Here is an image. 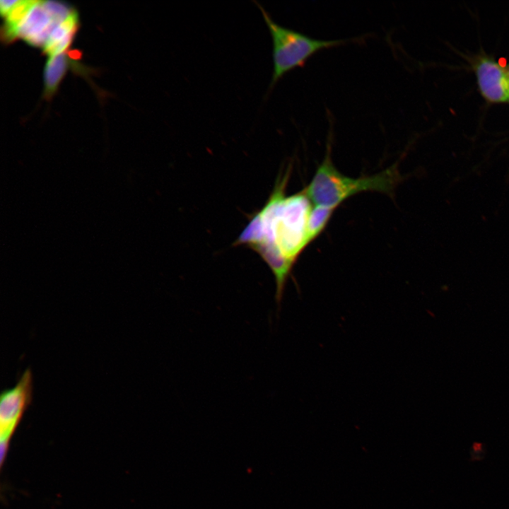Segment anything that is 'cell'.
<instances>
[{
    "mask_svg": "<svg viewBox=\"0 0 509 509\" xmlns=\"http://www.w3.org/2000/svg\"><path fill=\"white\" fill-rule=\"evenodd\" d=\"M289 175L288 169L276 182L264 206L254 216L235 242L257 252L270 267L276 281L278 308L296 261L313 241L309 222L314 205L304 189L286 196Z\"/></svg>",
    "mask_w": 509,
    "mask_h": 509,
    "instance_id": "6da1fadb",
    "label": "cell"
},
{
    "mask_svg": "<svg viewBox=\"0 0 509 509\" xmlns=\"http://www.w3.org/2000/svg\"><path fill=\"white\" fill-rule=\"evenodd\" d=\"M329 139L325 155L310 182L303 189L315 206L336 209L349 198L365 192H377L392 197L402 176L394 165L371 175L351 177L334 166Z\"/></svg>",
    "mask_w": 509,
    "mask_h": 509,
    "instance_id": "7a4b0ae2",
    "label": "cell"
},
{
    "mask_svg": "<svg viewBox=\"0 0 509 509\" xmlns=\"http://www.w3.org/2000/svg\"><path fill=\"white\" fill-rule=\"evenodd\" d=\"M259 8L272 41L273 71L269 90L291 70L302 66L318 51L344 44L347 40H321L281 25L259 3Z\"/></svg>",
    "mask_w": 509,
    "mask_h": 509,
    "instance_id": "3957f363",
    "label": "cell"
},
{
    "mask_svg": "<svg viewBox=\"0 0 509 509\" xmlns=\"http://www.w3.org/2000/svg\"><path fill=\"white\" fill-rule=\"evenodd\" d=\"M33 376L25 370L16 385L2 392L0 400L1 443H9L26 409L32 401Z\"/></svg>",
    "mask_w": 509,
    "mask_h": 509,
    "instance_id": "277c9868",
    "label": "cell"
},
{
    "mask_svg": "<svg viewBox=\"0 0 509 509\" xmlns=\"http://www.w3.org/2000/svg\"><path fill=\"white\" fill-rule=\"evenodd\" d=\"M479 86L483 96L490 102L509 100V74L496 62L484 58L476 66Z\"/></svg>",
    "mask_w": 509,
    "mask_h": 509,
    "instance_id": "5b68a950",
    "label": "cell"
},
{
    "mask_svg": "<svg viewBox=\"0 0 509 509\" xmlns=\"http://www.w3.org/2000/svg\"><path fill=\"white\" fill-rule=\"evenodd\" d=\"M59 24L47 13L42 1H37L18 27L16 37H21L32 45L44 47Z\"/></svg>",
    "mask_w": 509,
    "mask_h": 509,
    "instance_id": "8992f818",
    "label": "cell"
},
{
    "mask_svg": "<svg viewBox=\"0 0 509 509\" xmlns=\"http://www.w3.org/2000/svg\"><path fill=\"white\" fill-rule=\"evenodd\" d=\"M78 24V14L72 11L69 16L57 25L51 33L44 45L45 53L49 57L61 54L70 45Z\"/></svg>",
    "mask_w": 509,
    "mask_h": 509,
    "instance_id": "52a82bcc",
    "label": "cell"
},
{
    "mask_svg": "<svg viewBox=\"0 0 509 509\" xmlns=\"http://www.w3.org/2000/svg\"><path fill=\"white\" fill-rule=\"evenodd\" d=\"M67 66V57L64 53L49 58L45 69L46 98H51L54 93L66 71Z\"/></svg>",
    "mask_w": 509,
    "mask_h": 509,
    "instance_id": "ba28073f",
    "label": "cell"
},
{
    "mask_svg": "<svg viewBox=\"0 0 509 509\" xmlns=\"http://www.w3.org/2000/svg\"><path fill=\"white\" fill-rule=\"evenodd\" d=\"M37 1H19L6 16L4 35L6 40L16 38V30Z\"/></svg>",
    "mask_w": 509,
    "mask_h": 509,
    "instance_id": "9c48e42d",
    "label": "cell"
},
{
    "mask_svg": "<svg viewBox=\"0 0 509 509\" xmlns=\"http://www.w3.org/2000/svg\"><path fill=\"white\" fill-rule=\"evenodd\" d=\"M335 210L334 209L314 206L309 222L310 233L313 241L324 230Z\"/></svg>",
    "mask_w": 509,
    "mask_h": 509,
    "instance_id": "30bf717a",
    "label": "cell"
},
{
    "mask_svg": "<svg viewBox=\"0 0 509 509\" xmlns=\"http://www.w3.org/2000/svg\"><path fill=\"white\" fill-rule=\"evenodd\" d=\"M43 6L52 18L57 23H60L65 20L73 11L66 6L57 1H42Z\"/></svg>",
    "mask_w": 509,
    "mask_h": 509,
    "instance_id": "8fae6325",
    "label": "cell"
},
{
    "mask_svg": "<svg viewBox=\"0 0 509 509\" xmlns=\"http://www.w3.org/2000/svg\"><path fill=\"white\" fill-rule=\"evenodd\" d=\"M19 2L18 0L1 1L0 9L2 16H6L9 11Z\"/></svg>",
    "mask_w": 509,
    "mask_h": 509,
    "instance_id": "7c38bea8",
    "label": "cell"
},
{
    "mask_svg": "<svg viewBox=\"0 0 509 509\" xmlns=\"http://www.w3.org/2000/svg\"><path fill=\"white\" fill-rule=\"evenodd\" d=\"M68 55L74 59H78L81 56V53L78 50H71L68 52Z\"/></svg>",
    "mask_w": 509,
    "mask_h": 509,
    "instance_id": "4fadbf2b",
    "label": "cell"
},
{
    "mask_svg": "<svg viewBox=\"0 0 509 509\" xmlns=\"http://www.w3.org/2000/svg\"><path fill=\"white\" fill-rule=\"evenodd\" d=\"M507 70H508V74H509V65H508V66Z\"/></svg>",
    "mask_w": 509,
    "mask_h": 509,
    "instance_id": "5bb4252c",
    "label": "cell"
}]
</instances>
